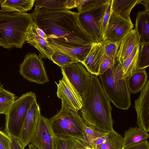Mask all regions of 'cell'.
<instances>
[{
  "instance_id": "21",
  "label": "cell",
  "mask_w": 149,
  "mask_h": 149,
  "mask_svg": "<svg viewBox=\"0 0 149 149\" xmlns=\"http://www.w3.org/2000/svg\"><path fill=\"white\" fill-rule=\"evenodd\" d=\"M141 0H112L111 10L116 14L131 21L130 14L134 6Z\"/></svg>"
},
{
  "instance_id": "8",
  "label": "cell",
  "mask_w": 149,
  "mask_h": 149,
  "mask_svg": "<svg viewBox=\"0 0 149 149\" xmlns=\"http://www.w3.org/2000/svg\"><path fill=\"white\" fill-rule=\"evenodd\" d=\"M64 75L83 100L88 95L90 87L91 74L81 62L75 63L61 67Z\"/></svg>"
},
{
  "instance_id": "37",
  "label": "cell",
  "mask_w": 149,
  "mask_h": 149,
  "mask_svg": "<svg viewBox=\"0 0 149 149\" xmlns=\"http://www.w3.org/2000/svg\"><path fill=\"white\" fill-rule=\"evenodd\" d=\"M111 2L112 0H110L107 8L104 15L102 25L103 35L107 25L111 13Z\"/></svg>"
},
{
  "instance_id": "42",
  "label": "cell",
  "mask_w": 149,
  "mask_h": 149,
  "mask_svg": "<svg viewBox=\"0 0 149 149\" xmlns=\"http://www.w3.org/2000/svg\"><path fill=\"white\" fill-rule=\"evenodd\" d=\"M28 149H37L33 144L31 143L29 145V148Z\"/></svg>"
},
{
  "instance_id": "28",
  "label": "cell",
  "mask_w": 149,
  "mask_h": 149,
  "mask_svg": "<svg viewBox=\"0 0 149 149\" xmlns=\"http://www.w3.org/2000/svg\"><path fill=\"white\" fill-rule=\"evenodd\" d=\"M109 0H75L78 14L86 12L104 5Z\"/></svg>"
},
{
  "instance_id": "25",
  "label": "cell",
  "mask_w": 149,
  "mask_h": 149,
  "mask_svg": "<svg viewBox=\"0 0 149 149\" xmlns=\"http://www.w3.org/2000/svg\"><path fill=\"white\" fill-rule=\"evenodd\" d=\"M140 44L136 46L130 54L120 65L122 78L126 79L136 70Z\"/></svg>"
},
{
  "instance_id": "33",
  "label": "cell",
  "mask_w": 149,
  "mask_h": 149,
  "mask_svg": "<svg viewBox=\"0 0 149 149\" xmlns=\"http://www.w3.org/2000/svg\"><path fill=\"white\" fill-rule=\"evenodd\" d=\"M116 63L103 54L99 66V75L102 74L109 68L115 66Z\"/></svg>"
},
{
  "instance_id": "22",
  "label": "cell",
  "mask_w": 149,
  "mask_h": 149,
  "mask_svg": "<svg viewBox=\"0 0 149 149\" xmlns=\"http://www.w3.org/2000/svg\"><path fill=\"white\" fill-rule=\"evenodd\" d=\"M35 0H3L0 3L1 10L5 12L26 13L31 9Z\"/></svg>"
},
{
  "instance_id": "17",
  "label": "cell",
  "mask_w": 149,
  "mask_h": 149,
  "mask_svg": "<svg viewBox=\"0 0 149 149\" xmlns=\"http://www.w3.org/2000/svg\"><path fill=\"white\" fill-rule=\"evenodd\" d=\"M139 44V38L135 29H132L125 37L120 43L117 55V62L121 65L130 54L135 47Z\"/></svg>"
},
{
  "instance_id": "38",
  "label": "cell",
  "mask_w": 149,
  "mask_h": 149,
  "mask_svg": "<svg viewBox=\"0 0 149 149\" xmlns=\"http://www.w3.org/2000/svg\"><path fill=\"white\" fill-rule=\"evenodd\" d=\"M10 137V149H24L18 138L13 136Z\"/></svg>"
},
{
  "instance_id": "10",
  "label": "cell",
  "mask_w": 149,
  "mask_h": 149,
  "mask_svg": "<svg viewBox=\"0 0 149 149\" xmlns=\"http://www.w3.org/2000/svg\"><path fill=\"white\" fill-rule=\"evenodd\" d=\"M130 21L115 14L111 10L109 19L103 33L102 40L120 43L134 27Z\"/></svg>"
},
{
  "instance_id": "3",
  "label": "cell",
  "mask_w": 149,
  "mask_h": 149,
  "mask_svg": "<svg viewBox=\"0 0 149 149\" xmlns=\"http://www.w3.org/2000/svg\"><path fill=\"white\" fill-rule=\"evenodd\" d=\"M34 22L31 13L0 10V45L7 49L22 48L27 32Z\"/></svg>"
},
{
  "instance_id": "29",
  "label": "cell",
  "mask_w": 149,
  "mask_h": 149,
  "mask_svg": "<svg viewBox=\"0 0 149 149\" xmlns=\"http://www.w3.org/2000/svg\"><path fill=\"white\" fill-rule=\"evenodd\" d=\"M51 60L61 67L72 63L80 62L77 59L60 51H55Z\"/></svg>"
},
{
  "instance_id": "20",
  "label": "cell",
  "mask_w": 149,
  "mask_h": 149,
  "mask_svg": "<svg viewBox=\"0 0 149 149\" xmlns=\"http://www.w3.org/2000/svg\"><path fill=\"white\" fill-rule=\"evenodd\" d=\"M148 77L145 69L137 70L133 72L127 79L130 93L135 94L141 91L147 82Z\"/></svg>"
},
{
  "instance_id": "2",
  "label": "cell",
  "mask_w": 149,
  "mask_h": 149,
  "mask_svg": "<svg viewBox=\"0 0 149 149\" xmlns=\"http://www.w3.org/2000/svg\"><path fill=\"white\" fill-rule=\"evenodd\" d=\"M110 102L98 76L91 74L89 93L83 99V105L80 110L88 126L105 134L113 130Z\"/></svg>"
},
{
  "instance_id": "41",
  "label": "cell",
  "mask_w": 149,
  "mask_h": 149,
  "mask_svg": "<svg viewBox=\"0 0 149 149\" xmlns=\"http://www.w3.org/2000/svg\"><path fill=\"white\" fill-rule=\"evenodd\" d=\"M140 4L144 6L145 10H149V0H141Z\"/></svg>"
},
{
  "instance_id": "11",
  "label": "cell",
  "mask_w": 149,
  "mask_h": 149,
  "mask_svg": "<svg viewBox=\"0 0 149 149\" xmlns=\"http://www.w3.org/2000/svg\"><path fill=\"white\" fill-rule=\"evenodd\" d=\"M63 75L58 83L55 82L57 86V95L61 100V107L78 112L83 106V100L64 75Z\"/></svg>"
},
{
  "instance_id": "14",
  "label": "cell",
  "mask_w": 149,
  "mask_h": 149,
  "mask_svg": "<svg viewBox=\"0 0 149 149\" xmlns=\"http://www.w3.org/2000/svg\"><path fill=\"white\" fill-rule=\"evenodd\" d=\"M47 40L46 34L34 22L27 32L26 39V42L38 50L40 58H47L51 60V56L55 51Z\"/></svg>"
},
{
  "instance_id": "40",
  "label": "cell",
  "mask_w": 149,
  "mask_h": 149,
  "mask_svg": "<svg viewBox=\"0 0 149 149\" xmlns=\"http://www.w3.org/2000/svg\"><path fill=\"white\" fill-rule=\"evenodd\" d=\"M75 139V142L77 149H84L85 146L81 141L78 139Z\"/></svg>"
},
{
  "instance_id": "15",
  "label": "cell",
  "mask_w": 149,
  "mask_h": 149,
  "mask_svg": "<svg viewBox=\"0 0 149 149\" xmlns=\"http://www.w3.org/2000/svg\"><path fill=\"white\" fill-rule=\"evenodd\" d=\"M137 113L138 127L148 132L149 131V81L135 100L134 106Z\"/></svg>"
},
{
  "instance_id": "45",
  "label": "cell",
  "mask_w": 149,
  "mask_h": 149,
  "mask_svg": "<svg viewBox=\"0 0 149 149\" xmlns=\"http://www.w3.org/2000/svg\"><path fill=\"white\" fill-rule=\"evenodd\" d=\"M0 47H1V46L0 45Z\"/></svg>"
},
{
  "instance_id": "19",
  "label": "cell",
  "mask_w": 149,
  "mask_h": 149,
  "mask_svg": "<svg viewBox=\"0 0 149 149\" xmlns=\"http://www.w3.org/2000/svg\"><path fill=\"white\" fill-rule=\"evenodd\" d=\"M134 29L139 38L140 46L149 43V10L138 12Z\"/></svg>"
},
{
  "instance_id": "39",
  "label": "cell",
  "mask_w": 149,
  "mask_h": 149,
  "mask_svg": "<svg viewBox=\"0 0 149 149\" xmlns=\"http://www.w3.org/2000/svg\"><path fill=\"white\" fill-rule=\"evenodd\" d=\"M106 134L104 136L97 138L91 141V146L93 149H95L97 146L104 143L106 141Z\"/></svg>"
},
{
  "instance_id": "4",
  "label": "cell",
  "mask_w": 149,
  "mask_h": 149,
  "mask_svg": "<svg viewBox=\"0 0 149 149\" xmlns=\"http://www.w3.org/2000/svg\"><path fill=\"white\" fill-rule=\"evenodd\" d=\"M99 76L105 94L110 101L118 109H128L131 105L130 93L127 79L122 78L120 64L116 63Z\"/></svg>"
},
{
  "instance_id": "36",
  "label": "cell",
  "mask_w": 149,
  "mask_h": 149,
  "mask_svg": "<svg viewBox=\"0 0 149 149\" xmlns=\"http://www.w3.org/2000/svg\"><path fill=\"white\" fill-rule=\"evenodd\" d=\"M123 149H149V143L147 140L138 143L125 147Z\"/></svg>"
},
{
  "instance_id": "6",
  "label": "cell",
  "mask_w": 149,
  "mask_h": 149,
  "mask_svg": "<svg viewBox=\"0 0 149 149\" xmlns=\"http://www.w3.org/2000/svg\"><path fill=\"white\" fill-rule=\"evenodd\" d=\"M36 100V95L32 92L23 94L15 100L6 114L5 130L9 136L18 138L27 113Z\"/></svg>"
},
{
  "instance_id": "1",
  "label": "cell",
  "mask_w": 149,
  "mask_h": 149,
  "mask_svg": "<svg viewBox=\"0 0 149 149\" xmlns=\"http://www.w3.org/2000/svg\"><path fill=\"white\" fill-rule=\"evenodd\" d=\"M31 14L34 22L46 34L48 40L73 46L93 44L80 26L77 12L41 8L35 10Z\"/></svg>"
},
{
  "instance_id": "7",
  "label": "cell",
  "mask_w": 149,
  "mask_h": 149,
  "mask_svg": "<svg viewBox=\"0 0 149 149\" xmlns=\"http://www.w3.org/2000/svg\"><path fill=\"white\" fill-rule=\"evenodd\" d=\"M109 0L103 6L78 13L77 19L80 26L90 37L93 43H100L102 40L103 20Z\"/></svg>"
},
{
  "instance_id": "34",
  "label": "cell",
  "mask_w": 149,
  "mask_h": 149,
  "mask_svg": "<svg viewBox=\"0 0 149 149\" xmlns=\"http://www.w3.org/2000/svg\"><path fill=\"white\" fill-rule=\"evenodd\" d=\"M84 132L86 136L91 145V142L93 140L106 134L96 130L89 127L87 125L84 128Z\"/></svg>"
},
{
  "instance_id": "35",
  "label": "cell",
  "mask_w": 149,
  "mask_h": 149,
  "mask_svg": "<svg viewBox=\"0 0 149 149\" xmlns=\"http://www.w3.org/2000/svg\"><path fill=\"white\" fill-rule=\"evenodd\" d=\"M10 136L0 130V149H10Z\"/></svg>"
},
{
  "instance_id": "32",
  "label": "cell",
  "mask_w": 149,
  "mask_h": 149,
  "mask_svg": "<svg viewBox=\"0 0 149 149\" xmlns=\"http://www.w3.org/2000/svg\"><path fill=\"white\" fill-rule=\"evenodd\" d=\"M54 149H77L75 139L73 137L55 138Z\"/></svg>"
},
{
  "instance_id": "43",
  "label": "cell",
  "mask_w": 149,
  "mask_h": 149,
  "mask_svg": "<svg viewBox=\"0 0 149 149\" xmlns=\"http://www.w3.org/2000/svg\"><path fill=\"white\" fill-rule=\"evenodd\" d=\"M84 149H93V148L90 147L86 146Z\"/></svg>"
},
{
  "instance_id": "5",
  "label": "cell",
  "mask_w": 149,
  "mask_h": 149,
  "mask_svg": "<svg viewBox=\"0 0 149 149\" xmlns=\"http://www.w3.org/2000/svg\"><path fill=\"white\" fill-rule=\"evenodd\" d=\"M49 119L57 136L73 137L82 141L85 140L86 136L84 128L87 125L78 112L61 107Z\"/></svg>"
},
{
  "instance_id": "44",
  "label": "cell",
  "mask_w": 149,
  "mask_h": 149,
  "mask_svg": "<svg viewBox=\"0 0 149 149\" xmlns=\"http://www.w3.org/2000/svg\"><path fill=\"white\" fill-rule=\"evenodd\" d=\"M3 0H0V3H1L3 1Z\"/></svg>"
},
{
  "instance_id": "12",
  "label": "cell",
  "mask_w": 149,
  "mask_h": 149,
  "mask_svg": "<svg viewBox=\"0 0 149 149\" xmlns=\"http://www.w3.org/2000/svg\"><path fill=\"white\" fill-rule=\"evenodd\" d=\"M56 136L49 119L41 114L31 143L37 149H54Z\"/></svg>"
},
{
  "instance_id": "13",
  "label": "cell",
  "mask_w": 149,
  "mask_h": 149,
  "mask_svg": "<svg viewBox=\"0 0 149 149\" xmlns=\"http://www.w3.org/2000/svg\"><path fill=\"white\" fill-rule=\"evenodd\" d=\"M40 114V107L36 100L33 102L27 113L18 137L24 148L33 139Z\"/></svg>"
},
{
  "instance_id": "18",
  "label": "cell",
  "mask_w": 149,
  "mask_h": 149,
  "mask_svg": "<svg viewBox=\"0 0 149 149\" xmlns=\"http://www.w3.org/2000/svg\"><path fill=\"white\" fill-rule=\"evenodd\" d=\"M103 54L100 43H93L88 54L81 63L91 74L99 76V66Z\"/></svg>"
},
{
  "instance_id": "16",
  "label": "cell",
  "mask_w": 149,
  "mask_h": 149,
  "mask_svg": "<svg viewBox=\"0 0 149 149\" xmlns=\"http://www.w3.org/2000/svg\"><path fill=\"white\" fill-rule=\"evenodd\" d=\"M54 50L60 51L69 55L78 60L82 63L90 52L93 45L73 46L60 44L47 40Z\"/></svg>"
},
{
  "instance_id": "31",
  "label": "cell",
  "mask_w": 149,
  "mask_h": 149,
  "mask_svg": "<svg viewBox=\"0 0 149 149\" xmlns=\"http://www.w3.org/2000/svg\"><path fill=\"white\" fill-rule=\"evenodd\" d=\"M140 47L136 70L145 69L149 65V43L142 44Z\"/></svg>"
},
{
  "instance_id": "24",
  "label": "cell",
  "mask_w": 149,
  "mask_h": 149,
  "mask_svg": "<svg viewBox=\"0 0 149 149\" xmlns=\"http://www.w3.org/2000/svg\"><path fill=\"white\" fill-rule=\"evenodd\" d=\"M148 132L137 127H131L125 131L123 137V148L147 140Z\"/></svg>"
},
{
  "instance_id": "9",
  "label": "cell",
  "mask_w": 149,
  "mask_h": 149,
  "mask_svg": "<svg viewBox=\"0 0 149 149\" xmlns=\"http://www.w3.org/2000/svg\"><path fill=\"white\" fill-rule=\"evenodd\" d=\"M19 72L27 80L40 84L49 82L43 62L35 53H28L19 66Z\"/></svg>"
},
{
  "instance_id": "26",
  "label": "cell",
  "mask_w": 149,
  "mask_h": 149,
  "mask_svg": "<svg viewBox=\"0 0 149 149\" xmlns=\"http://www.w3.org/2000/svg\"><path fill=\"white\" fill-rule=\"evenodd\" d=\"M123 137L113 130L106 134V141L95 149H123Z\"/></svg>"
},
{
  "instance_id": "23",
  "label": "cell",
  "mask_w": 149,
  "mask_h": 149,
  "mask_svg": "<svg viewBox=\"0 0 149 149\" xmlns=\"http://www.w3.org/2000/svg\"><path fill=\"white\" fill-rule=\"evenodd\" d=\"M35 10L41 8L52 9L69 10L77 8L75 0H37Z\"/></svg>"
},
{
  "instance_id": "30",
  "label": "cell",
  "mask_w": 149,
  "mask_h": 149,
  "mask_svg": "<svg viewBox=\"0 0 149 149\" xmlns=\"http://www.w3.org/2000/svg\"><path fill=\"white\" fill-rule=\"evenodd\" d=\"M100 44L103 54L117 63V55L120 43L102 40Z\"/></svg>"
},
{
  "instance_id": "27",
  "label": "cell",
  "mask_w": 149,
  "mask_h": 149,
  "mask_svg": "<svg viewBox=\"0 0 149 149\" xmlns=\"http://www.w3.org/2000/svg\"><path fill=\"white\" fill-rule=\"evenodd\" d=\"M15 99L14 94L0 87V114L8 113Z\"/></svg>"
}]
</instances>
